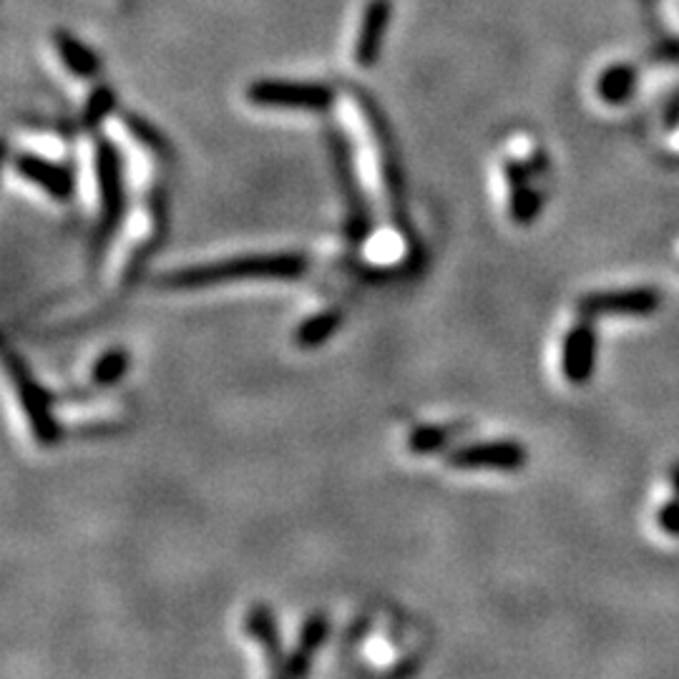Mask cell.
I'll return each mask as SVG.
<instances>
[{
  "mask_svg": "<svg viewBox=\"0 0 679 679\" xmlns=\"http://www.w3.org/2000/svg\"><path fill=\"white\" fill-rule=\"evenodd\" d=\"M6 370L11 378L13 388H16L18 403H21L23 413H26L28 428L33 433V441L43 448H51L61 441V426H58L56 415H53V400L51 393L33 378L31 368L26 360L18 353L8 350L6 353Z\"/></svg>",
  "mask_w": 679,
  "mask_h": 679,
  "instance_id": "obj_3",
  "label": "cell"
},
{
  "mask_svg": "<svg viewBox=\"0 0 679 679\" xmlns=\"http://www.w3.org/2000/svg\"><path fill=\"white\" fill-rule=\"evenodd\" d=\"M56 48L61 53L63 63L68 66V71L76 73L81 78H89L99 71V58L91 48L83 46L81 41L71 36V33H56Z\"/></svg>",
  "mask_w": 679,
  "mask_h": 679,
  "instance_id": "obj_14",
  "label": "cell"
},
{
  "mask_svg": "<svg viewBox=\"0 0 679 679\" xmlns=\"http://www.w3.org/2000/svg\"><path fill=\"white\" fill-rule=\"evenodd\" d=\"M597 330L586 320L571 327L564 335V345H561V373H564L566 383L574 388H584L594 378L597 370Z\"/></svg>",
  "mask_w": 679,
  "mask_h": 679,
  "instance_id": "obj_7",
  "label": "cell"
},
{
  "mask_svg": "<svg viewBox=\"0 0 679 679\" xmlns=\"http://www.w3.org/2000/svg\"><path fill=\"white\" fill-rule=\"evenodd\" d=\"M340 325H343V312L340 310L315 312V315H310L307 320H302L300 325L295 327V332H292V343L300 350L322 348V345L340 330Z\"/></svg>",
  "mask_w": 679,
  "mask_h": 679,
  "instance_id": "obj_13",
  "label": "cell"
},
{
  "mask_svg": "<svg viewBox=\"0 0 679 679\" xmlns=\"http://www.w3.org/2000/svg\"><path fill=\"white\" fill-rule=\"evenodd\" d=\"M244 632L260 644L262 652L267 654V662H270L272 672L282 674L285 667V649H282L280 632H277V619L272 614V609L267 604H254L252 609L244 617Z\"/></svg>",
  "mask_w": 679,
  "mask_h": 679,
  "instance_id": "obj_11",
  "label": "cell"
},
{
  "mask_svg": "<svg viewBox=\"0 0 679 679\" xmlns=\"http://www.w3.org/2000/svg\"><path fill=\"white\" fill-rule=\"evenodd\" d=\"M541 207H544V199L536 189H531L529 184H521V187L511 189V202H508V212H511V219L519 227H529V224L536 222L539 217Z\"/></svg>",
  "mask_w": 679,
  "mask_h": 679,
  "instance_id": "obj_16",
  "label": "cell"
},
{
  "mask_svg": "<svg viewBox=\"0 0 679 679\" xmlns=\"http://www.w3.org/2000/svg\"><path fill=\"white\" fill-rule=\"evenodd\" d=\"M390 16H393L390 0H370L363 13V23H360L358 43H355V61L360 66H373L378 61L390 26Z\"/></svg>",
  "mask_w": 679,
  "mask_h": 679,
  "instance_id": "obj_10",
  "label": "cell"
},
{
  "mask_svg": "<svg viewBox=\"0 0 679 679\" xmlns=\"http://www.w3.org/2000/svg\"><path fill=\"white\" fill-rule=\"evenodd\" d=\"M307 257L295 252L244 254L207 265H189L161 275L159 285L169 290H199V287L232 285L249 280H300L307 272Z\"/></svg>",
  "mask_w": 679,
  "mask_h": 679,
  "instance_id": "obj_1",
  "label": "cell"
},
{
  "mask_svg": "<svg viewBox=\"0 0 679 679\" xmlns=\"http://www.w3.org/2000/svg\"><path fill=\"white\" fill-rule=\"evenodd\" d=\"M669 478H672V488H674V493H677V498H679V463H674L672 471H669Z\"/></svg>",
  "mask_w": 679,
  "mask_h": 679,
  "instance_id": "obj_20",
  "label": "cell"
},
{
  "mask_svg": "<svg viewBox=\"0 0 679 679\" xmlns=\"http://www.w3.org/2000/svg\"><path fill=\"white\" fill-rule=\"evenodd\" d=\"M335 166L337 179H340V189H343L345 207H348V237L353 244H363L368 239L370 229H373V217H370L368 202H365L363 192L355 179L353 164H350V154L345 146L335 144Z\"/></svg>",
  "mask_w": 679,
  "mask_h": 679,
  "instance_id": "obj_9",
  "label": "cell"
},
{
  "mask_svg": "<svg viewBox=\"0 0 679 679\" xmlns=\"http://www.w3.org/2000/svg\"><path fill=\"white\" fill-rule=\"evenodd\" d=\"M446 461L461 471H519L526 466V448L516 441L468 443L448 453Z\"/></svg>",
  "mask_w": 679,
  "mask_h": 679,
  "instance_id": "obj_5",
  "label": "cell"
},
{
  "mask_svg": "<svg viewBox=\"0 0 679 679\" xmlns=\"http://www.w3.org/2000/svg\"><path fill=\"white\" fill-rule=\"evenodd\" d=\"M18 177L26 179L28 184L38 187L41 192H46L53 202H71L73 192H76V179L73 172L66 164H56V161L46 159V156H38L26 151V154H18L13 159Z\"/></svg>",
  "mask_w": 679,
  "mask_h": 679,
  "instance_id": "obj_8",
  "label": "cell"
},
{
  "mask_svg": "<svg viewBox=\"0 0 679 679\" xmlns=\"http://www.w3.org/2000/svg\"><path fill=\"white\" fill-rule=\"evenodd\" d=\"M131 368V355L124 348H111L106 353L99 355V360L91 368V383L99 385V388H111V385L121 383L126 373Z\"/></svg>",
  "mask_w": 679,
  "mask_h": 679,
  "instance_id": "obj_15",
  "label": "cell"
},
{
  "mask_svg": "<svg viewBox=\"0 0 679 679\" xmlns=\"http://www.w3.org/2000/svg\"><path fill=\"white\" fill-rule=\"evenodd\" d=\"M657 526L659 531H664L667 536H679V498L674 501H664L657 508Z\"/></svg>",
  "mask_w": 679,
  "mask_h": 679,
  "instance_id": "obj_19",
  "label": "cell"
},
{
  "mask_svg": "<svg viewBox=\"0 0 679 679\" xmlns=\"http://www.w3.org/2000/svg\"><path fill=\"white\" fill-rule=\"evenodd\" d=\"M114 104H116L114 91L106 89V86L96 89L94 94L89 96V101H86V106H83V126H89V129L99 126L101 121L111 114Z\"/></svg>",
  "mask_w": 679,
  "mask_h": 679,
  "instance_id": "obj_18",
  "label": "cell"
},
{
  "mask_svg": "<svg viewBox=\"0 0 679 679\" xmlns=\"http://www.w3.org/2000/svg\"><path fill=\"white\" fill-rule=\"evenodd\" d=\"M451 441L446 428L441 426H420L408 436V451L415 456H428V453H438L446 443Z\"/></svg>",
  "mask_w": 679,
  "mask_h": 679,
  "instance_id": "obj_17",
  "label": "cell"
},
{
  "mask_svg": "<svg viewBox=\"0 0 679 679\" xmlns=\"http://www.w3.org/2000/svg\"><path fill=\"white\" fill-rule=\"evenodd\" d=\"M94 169L99 184V229L94 237V252L104 254L114 234L124 224L126 214V189H124V164L121 154L109 139H96Z\"/></svg>",
  "mask_w": 679,
  "mask_h": 679,
  "instance_id": "obj_2",
  "label": "cell"
},
{
  "mask_svg": "<svg viewBox=\"0 0 679 679\" xmlns=\"http://www.w3.org/2000/svg\"><path fill=\"white\" fill-rule=\"evenodd\" d=\"M662 295L652 287H627V290H607V292H591L581 297L579 312L589 320L602 315H634L647 317L659 310Z\"/></svg>",
  "mask_w": 679,
  "mask_h": 679,
  "instance_id": "obj_6",
  "label": "cell"
},
{
  "mask_svg": "<svg viewBox=\"0 0 679 679\" xmlns=\"http://www.w3.org/2000/svg\"><path fill=\"white\" fill-rule=\"evenodd\" d=\"M327 637H330V619L327 614H312L300 629V642H297L295 652L287 654L282 674L285 677H300V674L310 672L312 657L320 647H325Z\"/></svg>",
  "mask_w": 679,
  "mask_h": 679,
  "instance_id": "obj_12",
  "label": "cell"
},
{
  "mask_svg": "<svg viewBox=\"0 0 679 679\" xmlns=\"http://www.w3.org/2000/svg\"><path fill=\"white\" fill-rule=\"evenodd\" d=\"M247 99L254 106L265 109H302V111H325L332 106V89L320 83H297V81H257L247 89Z\"/></svg>",
  "mask_w": 679,
  "mask_h": 679,
  "instance_id": "obj_4",
  "label": "cell"
}]
</instances>
